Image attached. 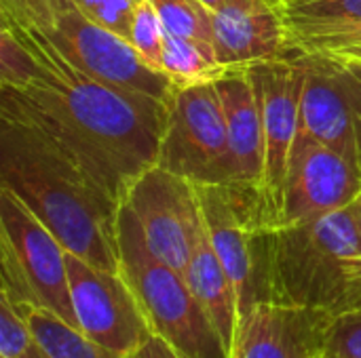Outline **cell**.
<instances>
[{
	"mask_svg": "<svg viewBox=\"0 0 361 358\" xmlns=\"http://www.w3.org/2000/svg\"><path fill=\"white\" fill-rule=\"evenodd\" d=\"M0 186L91 266L121 272L118 211L87 169L34 124L0 114Z\"/></svg>",
	"mask_w": 361,
	"mask_h": 358,
	"instance_id": "2",
	"label": "cell"
},
{
	"mask_svg": "<svg viewBox=\"0 0 361 358\" xmlns=\"http://www.w3.org/2000/svg\"><path fill=\"white\" fill-rule=\"evenodd\" d=\"M290 53L305 70L298 129L361 165V63Z\"/></svg>",
	"mask_w": 361,
	"mask_h": 358,
	"instance_id": "9",
	"label": "cell"
},
{
	"mask_svg": "<svg viewBox=\"0 0 361 358\" xmlns=\"http://www.w3.org/2000/svg\"><path fill=\"white\" fill-rule=\"evenodd\" d=\"M165 32L214 46V11L199 0H150Z\"/></svg>",
	"mask_w": 361,
	"mask_h": 358,
	"instance_id": "21",
	"label": "cell"
},
{
	"mask_svg": "<svg viewBox=\"0 0 361 358\" xmlns=\"http://www.w3.org/2000/svg\"><path fill=\"white\" fill-rule=\"evenodd\" d=\"M121 274L133 289L154 335L186 358H231V350L195 298L184 274L161 262L123 203L118 211Z\"/></svg>",
	"mask_w": 361,
	"mask_h": 358,
	"instance_id": "4",
	"label": "cell"
},
{
	"mask_svg": "<svg viewBox=\"0 0 361 358\" xmlns=\"http://www.w3.org/2000/svg\"><path fill=\"white\" fill-rule=\"evenodd\" d=\"M231 358H241V354H239V350L233 346V352H231Z\"/></svg>",
	"mask_w": 361,
	"mask_h": 358,
	"instance_id": "32",
	"label": "cell"
},
{
	"mask_svg": "<svg viewBox=\"0 0 361 358\" xmlns=\"http://www.w3.org/2000/svg\"><path fill=\"white\" fill-rule=\"evenodd\" d=\"M336 317L260 300L239 321L235 348L241 358H324Z\"/></svg>",
	"mask_w": 361,
	"mask_h": 358,
	"instance_id": "13",
	"label": "cell"
},
{
	"mask_svg": "<svg viewBox=\"0 0 361 358\" xmlns=\"http://www.w3.org/2000/svg\"><path fill=\"white\" fill-rule=\"evenodd\" d=\"M25 317L44 358H125L95 342L49 310L25 304Z\"/></svg>",
	"mask_w": 361,
	"mask_h": 358,
	"instance_id": "18",
	"label": "cell"
},
{
	"mask_svg": "<svg viewBox=\"0 0 361 358\" xmlns=\"http://www.w3.org/2000/svg\"><path fill=\"white\" fill-rule=\"evenodd\" d=\"M186 281L195 298L199 300V304L205 308L212 323L220 331L228 350L233 352L237 331H239L237 293L218 253L214 251V245L205 228V219L197 234V243H195V249L186 268Z\"/></svg>",
	"mask_w": 361,
	"mask_h": 358,
	"instance_id": "17",
	"label": "cell"
},
{
	"mask_svg": "<svg viewBox=\"0 0 361 358\" xmlns=\"http://www.w3.org/2000/svg\"><path fill=\"white\" fill-rule=\"evenodd\" d=\"M260 300L343 317L361 308V238L353 205L256 236Z\"/></svg>",
	"mask_w": 361,
	"mask_h": 358,
	"instance_id": "3",
	"label": "cell"
},
{
	"mask_svg": "<svg viewBox=\"0 0 361 358\" xmlns=\"http://www.w3.org/2000/svg\"><path fill=\"white\" fill-rule=\"evenodd\" d=\"M226 112L231 184L228 188L247 194L260 209L262 234L269 230L262 188H264V129L258 89L247 70H228L216 80Z\"/></svg>",
	"mask_w": 361,
	"mask_h": 358,
	"instance_id": "14",
	"label": "cell"
},
{
	"mask_svg": "<svg viewBox=\"0 0 361 358\" xmlns=\"http://www.w3.org/2000/svg\"><path fill=\"white\" fill-rule=\"evenodd\" d=\"M324 358H361V308L334 319Z\"/></svg>",
	"mask_w": 361,
	"mask_h": 358,
	"instance_id": "26",
	"label": "cell"
},
{
	"mask_svg": "<svg viewBox=\"0 0 361 358\" xmlns=\"http://www.w3.org/2000/svg\"><path fill=\"white\" fill-rule=\"evenodd\" d=\"M51 4L53 19L49 27L38 30L68 61L110 87L169 101L173 82L148 65L127 38L91 21L72 0H51Z\"/></svg>",
	"mask_w": 361,
	"mask_h": 358,
	"instance_id": "7",
	"label": "cell"
},
{
	"mask_svg": "<svg viewBox=\"0 0 361 358\" xmlns=\"http://www.w3.org/2000/svg\"><path fill=\"white\" fill-rule=\"evenodd\" d=\"M161 72L173 82V87H192L216 82L228 70L218 61L212 44L167 34L161 57Z\"/></svg>",
	"mask_w": 361,
	"mask_h": 358,
	"instance_id": "19",
	"label": "cell"
},
{
	"mask_svg": "<svg viewBox=\"0 0 361 358\" xmlns=\"http://www.w3.org/2000/svg\"><path fill=\"white\" fill-rule=\"evenodd\" d=\"M199 2H203L209 11H218V8H220L222 4H226L228 0H199Z\"/></svg>",
	"mask_w": 361,
	"mask_h": 358,
	"instance_id": "29",
	"label": "cell"
},
{
	"mask_svg": "<svg viewBox=\"0 0 361 358\" xmlns=\"http://www.w3.org/2000/svg\"><path fill=\"white\" fill-rule=\"evenodd\" d=\"M288 25H332L361 21V0H281Z\"/></svg>",
	"mask_w": 361,
	"mask_h": 358,
	"instance_id": "22",
	"label": "cell"
},
{
	"mask_svg": "<svg viewBox=\"0 0 361 358\" xmlns=\"http://www.w3.org/2000/svg\"><path fill=\"white\" fill-rule=\"evenodd\" d=\"M205 228L237 293L239 321L260 302L256 236L233 209L222 186H197Z\"/></svg>",
	"mask_w": 361,
	"mask_h": 358,
	"instance_id": "16",
	"label": "cell"
},
{
	"mask_svg": "<svg viewBox=\"0 0 361 358\" xmlns=\"http://www.w3.org/2000/svg\"><path fill=\"white\" fill-rule=\"evenodd\" d=\"M0 23V114L40 129L123 205L157 165L167 103L89 76L38 27Z\"/></svg>",
	"mask_w": 361,
	"mask_h": 358,
	"instance_id": "1",
	"label": "cell"
},
{
	"mask_svg": "<svg viewBox=\"0 0 361 358\" xmlns=\"http://www.w3.org/2000/svg\"><path fill=\"white\" fill-rule=\"evenodd\" d=\"M125 205L135 215L150 251L186 279L203 226L197 184L154 165L131 184Z\"/></svg>",
	"mask_w": 361,
	"mask_h": 358,
	"instance_id": "8",
	"label": "cell"
},
{
	"mask_svg": "<svg viewBox=\"0 0 361 358\" xmlns=\"http://www.w3.org/2000/svg\"><path fill=\"white\" fill-rule=\"evenodd\" d=\"M72 2L91 21L129 40L133 13L140 0H72Z\"/></svg>",
	"mask_w": 361,
	"mask_h": 358,
	"instance_id": "25",
	"label": "cell"
},
{
	"mask_svg": "<svg viewBox=\"0 0 361 358\" xmlns=\"http://www.w3.org/2000/svg\"><path fill=\"white\" fill-rule=\"evenodd\" d=\"M34 344L25 304H19L0 291V357L21 358Z\"/></svg>",
	"mask_w": 361,
	"mask_h": 358,
	"instance_id": "24",
	"label": "cell"
},
{
	"mask_svg": "<svg viewBox=\"0 0 361 358\" xmlns=\"http://www.w3.org/2000/svg\"><path fill=\"white\" fill-rule=\"evenodd\" d=\"M214 51L226 70H247L290 51L281 0H228L214 11Z\"/></svg>",
	"mask_w": 361,
	"mask_h": 358,
	"instance_id": "15",
	"label": "cell"
},
{
	"mask_svg": "<svg viewBox=\"0 0 361 358\" xmlns=\"http://www.w3.org/2000/svg\"><path fill=\"white\" fill-rule=\"evenodd\" d=\"M353 211H355V222H357V230H360V238H361V196L353 203Z\"/></svg>",
	"mask_w": 361,
	"mask_h": 358,
	"instance_id": "30",
	"label": "cell"
},
{
	"mask_svg": "<svg viewBox=\"0 0 361 358\" xmlns=\"http://www.w3.org/2000/svg\"><path fill=\"white\" fill-rule=\"evenodd\" d=\"M68 276L78 329L95 344L131 358L152 333L121 272H108L68 253Z\"/></svg>",
	"mask_w": 361,
	"mask_h": 358,
	"instance_id": "10",
	"label": "cell"
},
{
	"mask_svg": "<svg viewBox=\"0 0 361 358\" xmlns=\"http://www.w3.org/2000/svg\"><path fill=\"white\" fill-rule=\"evenodd\" d=\"M252 78L258 89L262 129H264V209L269 230L281 226L283 184L290 154L300 127V103L305 89V70L300 61L288 55L252 65ZM267 230V232H269Z\"/></svg>",
	"mask_w": 361,
	"mask_h": 358,
	"instance_id": "11",
	"label": "cell"
},
{
	"mask_svg": "<svg viewBox=\"0 0 361 358\" xmlns=\"http://www.w3.org/2000/svg\"><path fill=\"white\" fill-rule=\"evenodd\" d=\"M0 266L2 293L19 304L49 310L78 329L70 293L68 251L4 186H0Z\"/></svg>",
	"mask_w": 361,
	"mask_h": 358,
	"instance_id": "5",
	"label": "cell"
},
{
	"mask_svg": "<svg viewBox=\"0 0 361 358\" xmlns=\"http://www.w3.org/2000/svg\"><path fill=\"white\" fill-rule=\"evenodd\" d=\"M361 196V165L298 129L283 184L281 226L324 217Z\"/></svg>",
	"mask_w": 361,
	"mask_h": 358,
	"instance_id": "12",
	"label": "cell"
},
{
	"mask_svg": "<svg viewBox=\"0 0 361 358\" xmlns=\"http://www.w3.org/2000/svg\"><path fill=\"white\" fill-rule=\"evenodd\" d=\"M21 358H44V354H42V352H40V348L34 344V346H32V348H30V350H27V352H25Z\"/></svg>",
	"mask_w": 361,
	"mask_h": 358,
	"instance_id": "31",
	"label": "cell"
},
{
	"mask_svg": "<svg viewBox=\"0 0 361 358\" xmlns=\"http://www.w3.org/2000/svg\"><path fill=\"white\" fill-rule=\"evenodd\" d=\"M290 51L361 63V21L332 25H288Z\"/></svg>",
	"mask_w": 361,
	"mask_h": 358,
	"instance_id": "20",
	"label": "cell"
},
{
	"mask_svg": "<svg viewBox=\"0 0 361 358\" xmlns=\"http://www.w3.org/2000/svg\"><path fill=\"white\" fill-rule=\"evenodd\" d=\"M157 165L197 184L228 186V127L216 82L173 87Z\"/></svg>",
	"mask_w": 361,
	"mask_h": 358,
	"instance_id": "6",
	"label": "cell"
},
{
	"mask_svg": "<svg viewBox=\"0 0 361 358\" xmlns=\"http://www.w3.org/2000/svg\"><path fill=\"white\" fill-rule=\"evenodd\" d=\"M131 358H186L182 352H178L169 342H165L159 335H150L148 342L133 354Z\"/></svg>",
	"mask_w": 361,
	"mask_h": 358,
	"instance_id": "28",
	"label": "cell"
},
{
	"mask_svg": "<svg viewBox=\"0 0 361 358\" xmlns=\"http://www.w3.org/2000/svg\"><path fill=\"white\" fill-rule=\"evenodd\" d=\"M53 19L51 0H0V21L27 27H49Z\"/></svg>",
	"mask_w": 361,
	"mask_h": 358,
	"instance_id": "27",
	"label": "cell"
},
{
	"mask_svg": "<svg viewBox=\"0 0 361 358\" xmlns=\"http://www.w3.org/2000/svg\"><path fill=\"white\" fill-rule=\"evenodd\" d=\"M165 25L150 4V0H140L133 13L131 30H129V42L133 49L142 55V59L161 72V57L165 46Z\"/></svg>",
	"mask_w": 361,
	"mask_h": 358,
	"instance_id": "23",
	"label": "cell"
}]
</instances>
